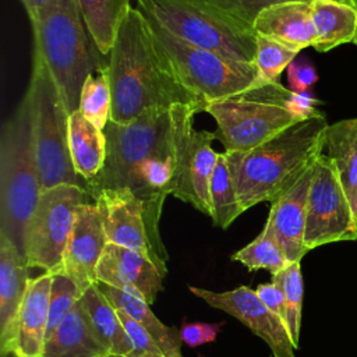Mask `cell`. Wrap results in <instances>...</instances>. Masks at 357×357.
I'll return each mask as SVG.
<instances>
[{"label": "cell", "instance_id": "cell-1", "mask_svg": "<svg viewBox=\"0 0 357 357\" xmlns=\"http://www.w3.org/2000/svg\"><path fill=\"white\" fill-rule=\"evenodd\" d=\"M106 160L100 172L85 181L91 198L103 188H130L144 204L145 223L153 252L165 269V248L159 219L174 183V149L170 109L153 107L128 124L109 120Z\"/></svg>", "mask_w": 357, "mask_h": 357}, {"label": "cell", "instance_id": "cell-2", "mask_svg": "<svg viewBox=\"0 0 357 357\" xmlns=\"http://www.w3.org/2000/svg\"><path fill=\"white\" fill-rule=\"evenodd\" d=\"M110 91V120L128 124L153 107L205 105L177 78L158 49L145 15L131 7L121 21L106 66Z\"/></svg>", "mask_w": 357, "mask_h": 357}, {"label": "cell", "instance_id": "cell-3", "mask_svg": "<svg viewBox=\"0 0 357 357\" xmlns=\"http://www.w3.org/2000/svg\"><path fill=\"white\" fill-rule=\"evenodd\" d=\"M328 126L319 112L248 152H225L244 212L259 202H273L314 166Z\"/></svg>", "mask_w": 357, "mask_h": 357}, {"label": "cell", "instance_id": "cell-4", "mask_svg": "<svg viewBox=\"0 0 357 357\" xmlns=\"http://www.w3.org/2000/svg\"><path fill=\"white\" fill-rule=\"evenodd\" d=\"M31 25L33 59L46 67L71 114L79 109L86 78L103 67L91 50L92 39L77 1L53 0L31 20Z\"/></svg>", "mask_w": 357, "mask_h": 357}, {"label": "cell", "instance_id": "cell-5", "mask_svg": "<svg viewBox=\"0 0 357 357\" xmlns=\"http://www.w3.org/2000/svg\"><path fill=\"white\" fill-rule=\"evenodd\" d=\"M40 194L29 105L24 96L0 134V236L7 237L24 258L26 227Z\"/></svg>", "mask_w": 357, "mask_h": 357}, {"label": "cell", "instance_id": "cell-6", "mask_svg": "<svg viewBox=\"0 0 357 357\" xmlns=\"http://www.w3.org/2000/svg\"><path fill=\"white\" fill-rule=\"evenodd\" d=\"M291 89L279 81H259L254 86L211 102L204 112L216 121L215 137L223 152H248L301 121L287 107Z\"/></svg>", "mask_w": 357, "mask_h": 357}, {"label": "cell", "instance_id": "cell-7", "mask_svg": "<svg viewBox=\"0 0 357 357\" xmlns=\"http://www.w3.org/2000/svg\"><path fill=\"white\" fill-rule=\"evenodd\" d=\"M137 8L190 45L254 64V28L211 6L197 0H137Z\"/></svg>", "mask_w": 357, "mask_h": 357}, {"label": "cell", "instance_id": "cell-8", "mask_svg": "<svg viewBox=\"0 0 357 357\" xmlns=\"http://www.w3.org/2000/svg\"><path fill=\"white\" fill-rule=\"evenodd\" d=\"M29 105L31 135L42 191L71 184L85 188L74 169L68 148V112L46 67L36 59L25 93Z\"/></svg>", "mask_w": 357, "mask_h": 357}, {"label": "cell", "instance_id": "cell-9", "mask_svg": "<svg viewBox=\"0 0 357 357\" xmlns=\"http://www.w3.org/2000/svg\"><path fill=\"white\" fill-rule=\"evenodd\" d=\"M145 18L155 45L167 59L180 82L205 106L264 81L254 64L233 61L211 50L190 45L153 18L148 15Z\"/></svg>", "mask_w": 357, "mask_h": 357}, {"label": "cell", "instance_id": "cell-10", "mask_svg": "<svg viewBox=\"0 0 357 357\" xmlns=\"http://www.w3.org/2000/svg\"><path fill=\"white\" fill-rule=\"evenodd\" d=\"M199 112L194 105L170 107L176 166L172 195L211 216L209 180L219 152L212 148L215 132L198 131L194 127V116Z\"/></svg>", "mask_w": 357, "mask_h": 357}, {"label": "cell", "instance_id": "cell-11", "mask_svg": "<svg viewBox=\"0 0 357 357\" xmlns=\"http://www.w3.org/2000/svg\"><path fill=\"white\" fill-rule=\"evenodd\" d=\"M86 188L61 184L42 191L25 233L28 268L60 272L79 205L91 202Z\"/></svg>", "mask_w": 357, "mask_h": 357}, {"label": "cell", "instance_id": "cell-12", "mask_svg": "<svg viewBox=\"0 0 357 357\" xmlns=\"http://www.w3.org/2000/svg\"><path fill=\"white\" fill-rule=\"evenodd\" d=\"M357 240V219L339 181L332 160L321 153L307 198L304 243L307 250Z\"/></svg>", "mask_w": 357, "mask_h": 357}, {"label": "cell", "instance_id": "cell-13", "mask_svg": "<svg viewBox=\"0 0 357 357\" xmlns=\"http://www.w3.org/2000/svg\"><path fill=\"white\" fill-rule=\"evenodd\" d=\"M190 291L208 305L237 318L269 346L272 356L296 357V346L291 342L286 324L261 301L257 291L251 287L238 286L233 290L212 291L190 286Z\"/></svg>", "mask_w": 357, "mask_h": 357}, {"label": "cell", "instance_id": "cell-14", "mask_svg": "<svg viewBox=\"0 0 357 357\" xmlns=\"http://www.w3.org/2000/svg\"><path fill=\"white\" fill-rule=\"evenodd\" d=\"M92 199L99 209L107 243L137 250L158 262L145 223L144 204L130 188H103Z\"/></svg>", "mask_w": 357, "mask_h": 357}, {"label": "cell", "instance_id": "cell-15", "mask_svg": "<svg viewBox=\"0 0 357 357\" xmlns=\"http://www.w3.org/2000/svg\"><path fill=\"white\" fill-rule=\"evenodd\" d=\"M165 273L152 257L107 243L98 265L96 279L152 304L163 289Z\"/></svg>", "mask_w": 357, "mask_h": 357}, {"label": "cell", "instance_id": "cell-16", "mask_svg": "<svg viewBox=\"0 0 357 357\" xmlns=\"http://www.w3.org/2000/svg\"><path fill=\"white\" fill-rule=\"evenodd\" d=\"M107 245L102 218L95 202L78 206L63 257L60 272L70 276L84 291L96 283V271Z\"/></svg>", "mask_w": 357, "mask_h": 357}, {"label": "cell", "instance_id": "cell-17", "mask_svg": "<svg viewBox=\"0 0 357 357\" xmlns=\"http://www.w3.org/2000/svg\"><path fill=\"white\" fill-rule=\"evenodd\" d=\"M312 174L314 166H311L284 194L272 202L266 219V223L272 227L289 262H301V258L308 252L304 243V233L307 198Z\"/></svg>", "mask_w": 357, "mask_h": 357}, {"label": "cell", "instance_id": "cell-18", "mask_svg": "<svg viewBox=\"0 0 357 357\" xmlns=\"http://www.w3.org/2000/svg\"><path fill=\"white\" fill-rule=\"evenodd\" d=\"M31 278L28 265L18 248L0 236V353L1 357L14 351L15 329L20 308Z\"/></svg>", "mask_w": 357, "mask_h": 357}, {"label": "cell", "instance_id": "cell-19", "mask_svg": "<svg viewBox=\"0 0 357 357\" xmlns=\"http://www.w3.org/2000/svg\"><path fill=\"white\" fill-rule=\"evenodd\" d=\"M52 280V272H45L43 275L29 280L17 319L13 351L15 357L42 356L46 342Z\"/></svg>", "mask_w": 357, "mask_h": 357}, {"label": "cell", "instance_id": "cell-20", "mask_svg": "<svg viewBox=\"0 0 357 357\" xmlns=\"http://www.w3.org/2000/svg\"><path fill=\"white\" fill-rule=\"evenodd\" d=\"M252 28L257 35L272 38L297 52L315 43L311 1H287L266 7Z\"/></svg>", "mask_w": 357, "mask_h": 357}, {"label": "cell", "instance_id": "cell-21", "mask_svg": "<svg viewBox=\"0 0 357 357\" xmlns=\"http://www.w3.org/2000/svg\"><path fill=\"white\" fill-rule=\"evenodd\" d=\"M109 354L96 335L81 300L46 340L40 357H103Z\"/></svg>", "mask_w": 357, "mask_h": 357}, {"label": "cell", "instance_id": "cell-22", "mask_svg": "<svg viewBox=\"0 0 357 357\" xmlns=\"http://www.w3.org/2000/svg\"><path fill=\"white\" fill-rule=\"evenodd\" d=\"M322 153L332 160L357 219V117L328 126Z\"/></svg>", "mask_w": 357, "mask_h": 357}, {"label": "cell", "instance_id": "cell-23", "mask_svg": "<svg viewBox=\"0 0 357 357\" xmlns=\"http://www.w3.org/2000/svg\"><path fill=\"white\" fill-rule=\"evenodd\" d=\"M70 156L78 176L88 181L93 178L106 160V135L79 110L68 117Z\"/></svg>", "mask_w": 357, "mask_h": 357}, {"label": "cell", "instance_id": "cell-24", "mask_svg": "<svg viewBox=\"0 0 357 357\" xmlns=\"http://www.w3.org/2000/svg\"><path fill=\"white\" fill-rule=\"evenodd\" d=\"M312 24L315 29L314 49L319 53L354 40L357 13L353 6L336 0H312Z\"/></svg>", "mask_w": 357, "mask_h": 357}, {"label": "cell", "instance_id": "cell-25", "mask_svg": "<svg viewBox=\"0 0 357 357\" xmlns=\"http://www.w3.org/2000/svg\"><path fill=\"white\" fill-rule=\"evenodd\" d=\"M81 303L109 354L130 357L132 344L120 321L117 308L102 293L98 283H92L82 291Z\"/></svg>", "mask_w": 357, "mask_h": 357}, {"label": "cell", "instance_id": "cell-26", "mask_svg": "<svg viewBox=\"0 0 357 357\" xmlns=\"http://www.w3.org/2000/svg\"><path fill=\"white\" fill-rule=\"evenodd\" d=\"M96 283L102 293L117 310H121L126 314H128L151 333V336L155 339L163 354L172 357H181L180 335L174 329L163 325L155 317V314L149 308V304L144 298L130 294L124 290L116 289L113 286L105 284L102 282Z\"/></svg>", "mask_w": 357, "mask_h": 357}, {"label": "cell", "instance_id": "cell-27", "mask_svg": "<svg viewBox=\"0 0 357 357\" xmlns=\"http://www.w3.org/2000/svg\"><path fill=\"white\" fill-rule=\"evenodd\" d=\"M88 33L102 54H109L117 29L131 8L130 0H75Z\"/></svg>", "mask_w": 357, "mask_h": 357}, {"label": "cell", "instance_id": "cell-28", "mask_svg": "<svg viewBox=\"0 0 357 357\" xmlns=\"http://www.w3.org/2000/svg\"><path fill=\"white\" fill-rule=\"evenodd\" d=\"M211 218L220 229H227L244 211L227 165L225 152H219L218 162L209 180Z\"/></svg>", "mask_w": 357, "mask_h": 357}, {"label": "cell", "instance_id": "cell-29", "mask_svg": "<svg viewBox=\"0 0 357 357\" xmlns=\"http://www.w3.org/2000/svg\"><path fill=\"white\" fill-rule=\"evenodd\" d=\"M231 259L238 261L248 271L265 269L269 271L272 275L280 272L290 264L280 244L278 243L269 223H265L262 231L257 236V238L234 252Z\"/></svg>", "mask_w": 357, "mask_h": 357}, {"label": "cell", "instance_id": "cell-30", "mask_svg": "<svg viewBox=\"0 0 357 357\" xmlns=\"http://www.w3.org/2000/svg\"><path fill=\"white\" fill-rule=\"evenodd\" d=\"M78 110L98 128L105 130L107 126L112 114V91L106 66L86 78Z\"/></svg>", "mask_w": 357, "mask_h": 357}, {"label": "cell", "instance_id": "cell-31", "mask_svg": "<svg viewBox=\"0 0 357 357\" xmlns=\"http://www.w3.org/2000/svg\"><path fill=\"white\" fill-rule=\"evenodd\" d=\"M272 282H276L286 300V326L291 342L298 347L301 328V307H303V276L300 262H290L284 269L272 275Z\"/></svg>", "mask_w": 357, "mask_h": 357}, {"label": "cell", "instance_id": "cell-32", "mask_svg": "<svg viewBox=\"0 0 357 357\" xmlns=\"http://www.w3.org/2000/svg\"><path fill=\"white\" fill-rule=\"evenodd\" d=\"M81 296L82 290L70 276H67L63 272L53 273L49 297V319L46 340L57 331V328L71 312L74 305L81 300Z\"/></svg>", "mask_w": 357, "mask_h": 357}, {"label": "cell", "instance_id": "cell-33", "mask_svg": "<svg viewBox=\"0 0 357 357\" xmlns=\"http://www.w3.org/2000/svg\"><path fill=\"white\" fill-rule=\"evenodd\" d=\"M297 50L268 36L257 35L254 64L264 81H278L279 75L297 56Z\"/></svg>", "mask_w": 357, "mask_h": 357}, {"label": "cell", "instance_id": "cell-34", "mask_svg": "<svg viewBox=\"0 0 357 357\" xmlns=\"http://www.w3.org/2000/svg\"><path fill=\"white\" fill-rule=\"evenodd\" d=\"M211 6L250 26L254 25L262 10L279 3L287 1H312V0H197Z\"/></svg>", "mask_w": 357, "mask_h": 357}, {"label": "cell", "instance_id": "cell-35", "mask_svg": "<svg viewBox=\"0 0 357 357\" xmlns=\"http://www.w3.org/2000/svg\"><path fill=\"white\" fill-rule=\"evenodd\" d=\"M120 321L127 332V336L132 344V353L130 357H160L163 351L151 336V333L138 324L134 318L121 310H117Z\"/></svg>", "mask_w": 357, "mask_h": 357}, {"label": "cell", "instance_id": "cell-36", "mask_svg": "<svg viewBox=\"0 0 357 357\" xmlns=\"http://www.w3.org/2000/svg\"><path fill=\"white\" fill-rule=\"evenodd\" d=\"M220 329V324L192 322L181 326L178 335L180 340L191 347H197L209 342H213Z\"/></svg>", "mask_w": 357, "mask_h": 357}, {"label": "cell", "instance_id": "cell-37", "mask_svg": "<svg viewBox=\"0 0 357 357\" xmlns=\"http://www.w3.org/2000/svg\"><path fill=\"white\" fill-rule=\"evenodd\" d=\"M287 79L293 92H307L318 79L315 68L307 61H291L287 67Z\"/></svg>", "mask_w": 357, "mask_h": 357}, {"label": "cell", "instance_id": "cell-38", "mask_svg": "<svg viewBox=\"0 0 357 357\" xmlns=\"http://www.w3.org/2000/svg\"><path fill=\"white\" fill-rule=\"evenodd\" d=\"M261 301L286 324V300L282 287L276 282L259 284L255 289Z\"/></svg>", "mask_w": 357, "mask_h": 357}, {"label": "cell", "instance_id": "cell-39", "mask_svg": "<svg viewBox=\"0 0 357 357\" xmlns=\"http://www.w3.org/2000/svg\"><path fill=\"white\" fill-rule=\"evenodd\" d=\"M317 100L308 93V92H293L287 100V107L289 110L298 119V120H305L317 113H319L314 105Z\"/></svg>", "mask_w": 357, "mask_h": 357}, {"label": "cell", "instance_id": "cell-40", "mask_svg": "<svg viewBox=\"0 0 357 357\" xmlns=\"http://www.w3.org/2000/svg\"><path fill=\"white\" fill-rule=\"evenodd\" d=\"M53 0H25L22 1L25 10H26V14L29 17V20H32L39 11H42L46 6H49Z\"/></svg>", "mask_w": 357, "mask_h": 357}, {"label": "cell", "instance_id": "cell-41", "mask_svg": "<svg viewBox=\"0 0 357 357\" xmlns=\"http://www.w3.org/2000/svg\"><path fill=\"white\" fill-rule=\"evenodd\" d=\"M350 6H353V7H354V10H356V13H357V0H350ZM353 43H354V45H357V29H356V36H354Z\"/></svg>", "mask_w": 357, "mask_h": 357}, {"label": "cell", "instance_id": "cell-42", "mask_svg": "<svg viewBox=\"0 0 357 357\" xmlns=\"http://www.w3.org/2000/svg\"><path fill=\"white\" fill-rule=\"evenodd\" d=\"M336 1H342V3H346V4H350V0H336Z\"/></svg>", "mask_w": 357, "mask_h": 357}, {"label": "cell", "instance_id": "cell-43", "mask_svg": "<svg viewBox=\"0 0 357 357\" xmlns=\"http://www.w3.org/2000/svg\"><path fill=\"white\" fill-rule=\"evenodd\" d=\"M103 357H119V356H113V354H106V356H103Z\"/></svg>", "mask_w": 357, "mask_h": 357}, {"label": "cell", "instance_id": "cell-44", "mask_svg": "<svg viewBox=\"0 0 357 357\" xmlns=\"http://www.w3.org/2000/svg\"><path fill=\"white\" fill-rule=\"evenodd\" d=\"M160 357H172V356H166V354H163V356H160Z\"/></svg>", "mask_w": 357, "mask_h": 357}, {"label": "cell", "instance_id": "cell-45", "mask_svg": "<svg viewBox=\"0 0 357 357\" xmlns=\"http://www.w3.org/2000/svg\"><path fill=\"white\" fill-rule=\"evenodd\" d=\"M21 1H25V0H21Z\"/></svg>", "mask_w": 357, "mask_h": 357}, {"label": "cell", "instance_id": "cell-46", "mask_svg": "<svg viewBox=\"0 0 357 357\" xmlns=\"http://www.w3.org/2000/svg\"><path fill=\"white\" fill-rule=\"evenodd\" d=\"M271 357H275V356H271Z\"/></svg>", "mask_w": 357, "mask_h": 357}]
</instances>
